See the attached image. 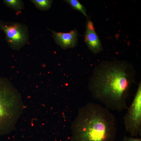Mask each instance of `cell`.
I'll list each match as a JSON object with an SVG mask.
<instances>
[{"instance_id": "cell-1", "label": "cell", "mask_w": 141, "mask_h": 141, "mask_svg": "<svg viewBox=\"0 0 141 141\" xmlns=\"http://www.w3.org/2000/svg\"><path fill=\"white\" fill-rule=\"evenodd\" d=\"M136 73L133 65L126 60L103 61L94 68L89 89L105 107L120 112L127 108V100Z\"/></svg>"}, {"instance_id": "cell-2", "label": "cell", "mask_w": 141, "mask_h": 141, "mask_svg": "<svg viewBox=\"0 0 141 141\" xmlns=\"http://www.w3.org/2000/svg\"><path fill=\"white\" fill-rule=\"evenodd\" d=\"M116 119L105 107L88 103L80 110L75 141H114L116 134Z\"/></svg>"}, {"instance_id": "cell-3", "label": "cell", "mask_w": 141, "mask_h": 141, "mask_svg": "<svg viewBox=\"0 0 141 141\" xmlns=\"http://www.w3.org/2000/svg\"><path fill=\"white\" fill-rule=\"evenodd\" d=\"M0 30L4 32L6 41L13 49H20L28 41V28L24 24L1 21Z\"/></svg>"}, {"instance_id": "cell-4", "label": "cell", "mask_w": 141, "mask_h": 141, "mask_svg": "<svg viewBox=\"0 0 141 141\" xmlns=\"http://www.w3.org/2000/svg\"><path fill=\"white\" fill-rule=\"evenodd\" d=\"M124 118L126 131L131 136L141 135V82L138 87L133 100Z\"/></svg>"}, {"instance_id": "cell-5", "label": "cell", "mask_w": 141, "mask_h": 141, "mask_svg": "<svg viewBox=\"0 0 141 141\" xmlns=\"http://www.w3.org/2000/svg\"><path fill=\"white\" fill-rule=\"evenodd\" d=\"M11 102L10 89L5 81L0 78V135L9 131L13 113L11 110L13 111L14 107L13 103Z\"/></svg>"}, {"instance_id": "cell-6", "label": "cell", "mask_w": 141, "mask_h": 141, "mask_svg": "<svg viewBox=\"0 0 141 141\" xmlns=\"http://www.w3.org/2000/svg\"><path fill=\"white\" fill-rule=\"evenodd\" d=\"M84 40L89 50L93 54H98L103 50L101 42L95 31L93 24L88 19L86 25Z\"/></svg>"}, {"instance_id": "cell-7", "label": "cell", "mask_w": 141, "mask_h": 141, "mask_svg": "<svg viewBox=\"0 0 141 141\" xmlns=\"http://www.w3.org/2000/svg\"><path fill=\"white\" fill-rule=\"evenodd\" d=\"M52 32L56 43L62 48H73L76 45L78 35L76 30L66 33Z\"/></svg>"}, {"instance_id": "cell-8", "label": "cell", "mask_w": 141, "mask_h": 141, "mask_svg": "<svg viewBox=\"0 0 141 141\" xmlns=\"http://www.w3.org/2000/svg\"><path fill=\"white\" fill-rule=\"evenodd\" d=\"M3 2L7 7L15 11H20L24 8L22 1L20 0H4Z\"/></svg>"}, {"instance_id": "cell-9", "label": "cell", "mask_w": 141, "mask_h": 141, "mask_svg": "<svg viewBox=\"0 0 141 141\" xmlns=\"http://www.w3.org/2000/svg\"><path fill=\"white\" fill-rule=\"evenodd\" d=\"M36 7L39 9L46 10L51 7L52 1L49 0H31Z\"/></svg>"}, {"instance_id": "cell-10", "label": "cell", "mask_w": 141, "mask_h": 141, "mask_svg": "<svg viewBox=\"0 0 141 141\" xmlns=\"http://www.w3.org/2000/svg\"><path fill=\"white\" fill-rule=\"evenodd\" d=\"M66 2L73 9L81 12L84 15L87 17L86 10L84 6L77 0H66Z\"/></svg>"}, {"instance_id": "cell-11", "label": "cell", "mask_w": 141, "mask_h": 141, "mask_svg": "<svg viewBox=\"0 0 141 141\" xmlns=\"http://www.w3.org/2000/svg\"><path fill=\"white\" fill-rule=\"evenodd\" d=\"M122 141H141V138H135L133 136L127 137L125 136L123 137Z\"/></svg>"}]
</instances>
